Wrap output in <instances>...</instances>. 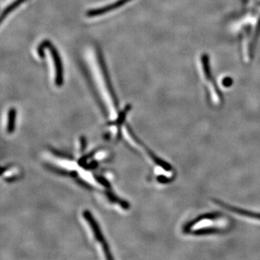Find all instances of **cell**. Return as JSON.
Segmentation results:
<instances>
[{"mask_svg":"<svg viewBox=\"0 0 260 260\" xmlns=\"http://www.w3.org/2000/svg\"><path fill=\"white\" fill-rule=\"evenodd\" d=\"M26 1L27 0H15L12 4L8 5V6L3 10V13H2L1 23H3V22L4 21L5 19L8 16V15H9L10 13H11L13 10L18 8L20 5L23 4V3Z\"/></svg>","mask_w":260,"mask_h":260,"instance_id":"obj_5","label":"cell"},{"mask_svg":"<svg viewBox=\"0 0 260 260\" xmlns=\"http://www.w3.org/2000/svg\"><path fill=\"white\" fill-rule=\"evenodd\" d=\"M48 49L50 51L53 61L55 68V84L56 86L61 87L64 83V69H63L62 61L60 54L54 44H51L49 40H44L39 44L38 47V54L41 58L44 57V49Z\"/></svg>","mask_w":260,"mask_h":260,"instance_id":"obj_2","label":"cell"},{"mask_svg":"<svg viewBox=\"0 0 260 260\" xmlns=\"http://www.w3.org/2000/svg\"><path fill=\"white\" fill-rule=\"evenodd\" d=\"M83 215L85 218L86 219V220H88L89 224H90V226L91 227L92 230L93 231V234L94 236H95V239H96L98 242H100L101 244H102L103 248H104L106 254H107V255L109 256V258H111V256H109L111 254L109 253V249H108L107 244H106L105 240H104V237H103L102 232H101L99 225H97L95 219L93 218V217H92L90 213H89L88 211H87V210L86 211L84 212Z\"/></svg>","mask_w":260,"mask_h":260,"instance_id":"obj_4","label":"cell"},{"mask_svg":"<svg viewBox=\"0 0 260 260\" xmlns=\"http://www.w3.org/2000/svg\"><path fill=\"white\" fill-rule=\"evenodd\" d=\"M229 225L230 222L225 216L211 214L195 219L186 225L185 231L194 234H215L226 230Z\"/></svg>","mask_w":260,"mask_h":260,"instance_id":"obj_1","label":"cell"},{"mask_svg":"<svg viewBox=\"0 0 260 260\" xmlns=\"http://www.w3.org/2000/svg\"><path fill=\"white\" fill-rule=\"evenodd\" d=\"M16 114V110L14 108L10 109L9 112H8V126H7V131L8 133H13L14 132Z\"/></svg>","mask_w":260,"mask_h":260,"instance_id":"obj_6","label":"cell"},{"mask_svg":"<svg viewBox=\"0 0 260 260\" xmlns=\"http://www.w3.org/2000/svg\"><path fill=\"white\" fill-rule=\"evenodd\" d=\"M96 55L99 62V66H100L101 70H102L103 77H104V80H105V83L107 85L108 90H109V93H110L111 96L112 98L114 107H115L116 109H119V101H118L114 89L113 88L112 80H111L110 75H109V71H108L107 64H106L102 51L99 47H96Z\"/></svg>","mask_w":260,"mask_h":260,"instance_id":"obj_3","label":"cell"}]
</instances>
